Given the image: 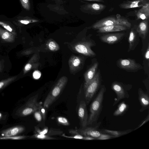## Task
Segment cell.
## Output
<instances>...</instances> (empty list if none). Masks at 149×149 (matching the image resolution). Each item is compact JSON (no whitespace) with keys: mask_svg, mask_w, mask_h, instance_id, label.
Returning <instances> with one entry per match:
<instances>
[{"mask_svg":"<svg viewBox=\"0 0 149 149\" xmlns=\"http://www.w3.org/2000/svg\"><path fill=\"white\" fill-rule=\"evenodd\" d=\"M22 7L26 10H29L30 8L29 0H20Z\"/></svg>","mask_w":149,"mask_h":149,"instance_id":"d6a6232c","label":"cell"},{"mask_svg":"<svg viewBox=\"0 0 149 149\" xmlns=\"http://www.w3.org/2000/svg\"><path fill=\"white\" fill-rule=\"evenodd\" d=\"M34 116L36 120L38 122H40L42 119V115L38 109L33 113Z\"/></svg>","mask_w":149,"mask_h":149,"instance_id":"836d02e7","label":"cell"},{"mask_svg":"<svg viewBox=\"0 0 149 149\" xmlns=\"http://www.w3.org/2000/svg\"><path fill=\"white\" fill-rule=\"evenodd\" d=\"M124 35L125 33L123 32L109 33L101 36L100 38L103 42L109 44H113L121 40Z\"/></svg>","mask_w":149,"mask_h":149,"instance_id":"8fae6325","label":"cell"},{"mask_svg":"<svg viewBox=\"0 0 149 149\" xmlns=\"http://www.w3.org/2000/svg\"><path fill=\"white\" fill-rule=\"evenodd\" d=\"M17 77V76H15L9 77L0 81V92L14 81Z\"/></svg>","mask_w":149,"mask_h":149,"instance_id":"d4e9b609","label":"cell"},{"mask_svg":"<svg viewBox=\"0 0 149 149\" xmlns=\"http://www.w3.org/2000/svg\"><path fill=\"white\" fill-rule=\"evenodd\" d=\"M86 0L94 1H97V2H102L103 1V0Z\"/></svg>","mask_w":149,"mask_h":149,"instance_id":"ee69618b","label":"cell"},{"mask_svg":"<svg viewBox=\"0 0 149 149\" xmlns=\"http://www.w3.org/2000/svg\"><path fill=\"white\" fill-rule=\"evenodd\" d=\"M18 21L21 24H27L31 23L36 22L37 20L33 19H23L19 20Z\"/></svg>","mask_w":149,"mask_h":149,"instance_id":"74e56055","label":"cell"},{"mask_svg":"<svg viewBox=\"0 0 149 149\" xmlns=\"http://www.w3.org/2000/svg\"><path fill=\"white\" fill-rule=\"evenodd\" d=\"M101 124V122H99L91 126H86L79 129H70L68 130V132L72 135L79 134L83 136H91L95 138L96 140L102 133L98 129Z\"/></svg>","mask_w":149,"mask_h":149,"instance_id":"8992f818","label":"cell"},{"mask_svg":"<svg viewBox=\"0 0 149 149\" xmlns=\"http://www.w3.org/2000/svg\"><path fill=\"white\" fill-rule=\"evenodd\" d=\"M84 138L83 140H96L95 139L94 137L91 136H84Z\"/></svg>","mask_w":149,"mask_h":149,"instance_id":"7bdbcfd3","label":"cell"},{"mask_svg":"<svg viewBox=\"0 0 149 149\" xmlns=\"http://www.w3.org/2000/svg\"><path fill=\"white\" fill-rule=\"evenodd\" d=\"M114 25H123L129 28L131 26V23L126 19L117 14L116 16L107 17L98 20L93 24L92 28L97 29L103 26Z\"/></svg>","mask_w":149,"mask_h":149,"instance_id":"277c9868","label":"cell"},{"mask_svg":"<svg viewBox=\"0 0 149 149\" xmlns=\"http://www.w3.org/2000/svg\"><path fill=\"white\" fill-rule=\"evenodd\" d=\"M138 33L136 29L134 28L132 29L130 31L128 38L129 46L128 52L134 50L137 45L139 38L137 36Z\"/></svg>","mask_w":149,"mask_h":149,"instance_id":"2e32d148","label":"cell"},{"mask_svg":"<svg viewBox=\"0 0 149 149\" xmlns=\"http://www.w3.org/2000/svg\"><path fill=\"white\" fill-rule=\"evenodd\" d=\"M1 69H2V66H1V62H0V73L1 72Z\"/></svg>","mask_w":149,"mask_h":149,"instance_id":"f6af8a7d","label":"cell"},{"mask_svg":"<svg viewBox=\"0 0 149 149\" xmlns=\"http://www.w3.org/2000/svg\"><path fill=\"white\" fill-rule=\"evenodd\" d=\"M149 120V113H148L147 116H146V118L143 120L140 124L134 130H135L140 127L142 125H143V124H145L146 123H147L148 121Z\"/></svg>","mask_w":149,"mask_h":149,"instance_id":"ab89813d","label":"cell"},{"mask_svg":"<svg viewBox=\"0 0 149 149\" xmlns=\"http://www.w3.org/2000/svg\"><path fill=\"white\" fill-rule=\"evenodd\" d=\"M136 31L139 36L145 39L147 36L148 31V20H143L139 24Z\"/></svg>","mask_w":149,"mask_h":149,"instance_id":"d6986e66","label":"cell"},{"mask_svg":"<svg viewBox=\"0 0 149 149\" xmlns=\"http://www.w3.org/2000/svg\"><path fill=\"white\" fill-rule=\"evenodd\" d=\"M98 65V62L94 63L86 72L84 74V85L87 84L93 79L97 72Z\"/></svg>","mask_w":149,"mask_h":149,"instance_id":"e0dca14e","label":"cell"},{"mask_svg":"<svg viewBox=\"0 0 149 149\" xmlns=\"http://www.w3.org/2000/svg\"><path fill=\"white\" fill-rule=\"evenodd\" d=\"M138 94L139 100L141 106L139 111L143 112L149 109V93L144 92L141 88H139L138 90Z\"/></svg>","mask_w":149,"mask_h":149,"instance_id":"7c38bea8","label":"cell"},{"mask_svg":"<svg viewBox=\"0 0 149 149\" xmlns=\"http://www.w3.org/2000/svg\"><path fill=\"white\" fill-rule=\"evenodd\" d=\"M102 133L107 134L112 136L114 138H117L126 134L131 132L132 130L128 129L125 130H113L106 129L100 130Z\"/></svg>","mask_w":149,"mask_h":149,"instance_id":"44dd1931","label":"cell"},{"mask_svg":"<svg viewBox=\"0 0 149 149\" xmlns=\"http://www.w3.org/2000/svg\"><path fill=\"white\" fill-rule=\"evenodd\" d=\"M147 2L146 0L128 1L123 2L119 6L121 8L127 9L142 7Z\"/></svg>","mask_w":149,"mask_h":149,"instance_id":"9a60e30c","label":"cell"},{"mask_svg":"<svg viewBox=\"0 0 149 149\" xmlns=\"http://www.w3.org/2000/svg\"><path fill=\"white\" fill-rule=\"evenodd\" d=\"M32 65L29 63H27L25 66L24 70V74L27 72L28 71H29L32 68Z\"/></svg>","mask_w":149,"mask_h":149,"instance_id":"f35d334b","label":"cell"},{"mask_svg":"<svg viewBox=\"0 0 149 149\" xmlns=\"http://www.w3.org/2000/svg\"><path fill=\"white\" fill-rule=\"evenodd\" d=\"M29 137L31 138H36L42 140H51L56 139V138L51 136H49L45 134H39L37 133L31 136H29Z\"/></svg>","mask_w":149,"mask_h":149,"instance_id":"484cf974","label":"cell"},{"mask_svg":"<svg viewBox=\"0 0 149 149\" xmlns=\"http://www.w3.org/2000/svg\"><path fill=\"white\" fill-rule=\"evenodd\" d=\"M33 78L37 79L40 78L41 76V73L39 71L36 70L33 72Z\"/></svg>","mask_w":149,"mask_h":149,"instance_id":"60d3db41","label":"cell"},{"mask_svg":"<svg viewBox=\"0 0 149 149\" xmlns=\"http://www.w3.org/2000/svg\"><path fill=\"white\" fill-rule=\"evenodd\" d=\"M35 130L36 133L45 134L51 136L53 135H59L63 133V131L61 130L53 128L45 127L42 130H40L37 127H35Z\"/></svg>","mask_w":149,"mask_h":149,"instance_id":"ac0fdd59","label":"cell"},{"mask_svg":"<svg viewBox=\"0 0 149 149\" xmlns=\"http://www.w3.org/2000/svg\"><path fill=\"white\" fill-rule=\"evenodd\" d=\"M101 77L99 70L97 71L93 79L84 86V97L87 105L93 100L100 87Z\"/></svg>","mask_w":149,"mask_h":149,"instance_id":"3957f363","label":"cell"},{"mask_svg":"<svg viewBox=\"0 0 149 149\" xmlns=\"http://www.w3.org/2000/svg\"><path fill=\"white\" fill-rule=\"evenodd\" d=\"M85 100H81L80 102L78 109V115L82 127L87 126L88 116Z\"/></svg>","mask_w":149,"mask_h":149,"instance_id":"30bf717a","label":"cell"},{"mask_svg":"<svg viewBox=\"0 0 149 149\" xmlns=\"http://www.w3.org/2000/svg\"><path fill=\"white\" fill-rule=\"evenodd\" d=\"M134 1H138V0H133Z\"/></svg>","mask_w":149,"mask_h":149,"instance_id":"bcb514c9","label":"cell"},{"mask_svg":"<svg viewBox=\"0 0 149 149\" xmlns=\"http://www.w3.org/2000/svg\"><path fill=\"white\" fill-rule=\"evenodd\" d=\"M106 7L103 4L95 3L89 4L88 7L89 10L94 13L97 14L100 13L105 9Z\"/></svg>","mask_w":149,"mask_h":149,"instance_id":"cb8c5ba5","label":"cell"},{"mask_svg":"<svg viewBox=\"0 0 149 149\" xmlns=\"http://www.w3.org/2000/svg\"><path fill=\"white\" fill-rule=\"evenodd\" d=\"M116 65L120 68L130 72H136L143 68L134 60L130 58H120L117 61Z\"/></svg>","mask_w":149,"mask_h":149,"instance_id":"ba28073f","label":"cell"},{"mask_svg":"<svg viewBox=\"0 0 149 149\" xmlns=\"http://www.w3.org/2000/svg\"><path fill=\"white\" fill-rule=\"evenodd\" d=\"M9 116L8 112L0 110V125L5 124L8 120Z\"/></svg>","mask_w":149,"mask_h":149,"instance_id":"4316f807","label":"cell"},{"mask_svg":"<svg viewBox=\"0 0 149 149\" xmlns=\"http://www.w3.org/2000/svg\"><path fill=\"white\" fill-rule=\"evenodd\" d=\"M38 94L30 97L24 104L15 111L14 116L17 118L26 117L31 114L39 108L40 103L38 102Z\"/></svg>","mask_w":149,"mask_h":149,"instance_id":"7a4b0ae2","label":"cell"},{"mask_svg":"<svg viewBox=\"0 0 149 149\" xmlns=\"http://www.w3.org/2000/svg\"><path fill=\"white\" fill-rule=\"evenodd\" d=\"M29 136L25 135H17L9 137H0V140H22L25 139Z\"/></svg>","mask_w":149,"mask_h":149,"instance_id":"83f0119b","label":"cell"},{"mask_svg":"<svg viewBox=\"0 0 149 149\" xmlns=\"http://www.w3.org/2000/svg\"><path fill=\"white\" fill-rule=\"evenodd\" d=\"M67 81V78L65 77H63L60 79L45 99L43 103L44 107L49 108L57 100L63 91Z\"/></svg>","mask_w":149,"mask_h":149,"instance_id":"5b68a950","label":"cell"},{"mask_svg":"<svg viewBox=\"0 0 149 149\" xmlns=\"http://www.w3.org/2000/svg\"><path fill=\"white\" fill-rule=\"evenodd\" d=\"M112 135L102 133L100 136L96 139V140H104L110 139L114 138Z\"/></svg>","mask_w":149,"mask_h":149,"instance_id":"1f68e13d","label":"cell"},{"mask_svg":"<svg viewBox=\"0 0 149 149\" xmlns=\"http://www.w3.org/2000/svg\"><path fill=\"white\" fill-rule=\"evenodd\" d=\"M57 120L58 123L61 125L65 126H68L70 125L68 120L64 117L59 116L57 118Z\"/></svg>","mask_w":149,"mask_h":149,"instance_id":"f546056e","label":"cell"},{"mask_svg":"<svg viewBox=\"0 0 149 149\" xmlns=\"http://www.w3.org/2000/svg\"><path fill=\"white\" fill-rule=\"evenodd\" d=\"M23 125H17L3 129L0 131V137H9L19 135L25 130Z\"/></svg>","mask_w":149,"mask_h":149,"instance_id":"9c48e42d","label":"cell"},{"mask_svg":"<svg viewBox=\"0 0 149 149\" xmlns=\"http://www.w3.org/2000/svg\"><path fill=\"white\" fill-rule=\"evenodd\" d=\"M39 110L42 116V118L45 120L46 117V111L45 108L40 103Z\"/></svg>","mask_w":149,"mask_h":149,"instance_id":"e575fe53","label":"cell"},{"mask_svg":"<svg viewBox=\"0 0 149 149\" xmlns=\"http://www.w3.org/2000/svg\"><path fill=\"white\" fill-rule=\"evenodd\" d=\"M81 63V60L77 57L74 58L72 61V65L74 67H78Z\"/></svg>","mask_w":149,"mask_h":149,"instance_id":"4dcf8cb0","label":"cell"},{"mask_svg":"<svg viewBox=\"0 0 149 149\" xmlns=\"http://www.w3.org/2000/svg\"><path fill=\"white\" fill-rule=\"evenodd\" d=\"M129 28L123 25H114L104 26L98 28L97 32L105 33L120 31L127 29Z\"/></svg>","mask_w":149,"mask_h":149,"instance_id":"5bb4252c","label":"cell"},{"mask_svg":"<svg viewBox=\"0 0 149 149\" xmlns=\"http://www.w3.org/2000/svg\"><path fill=\"white\" fill-rule=\"evenodd\" d=\"M137 19L148 20L149 17V3L147 2L136 13Z\"/></svg>","mask_w":149,"mask_h":149,"instance_id":"ffe728a7","label":"cell"},{"mask_svg":"<svg viewBox=\"0 0 149 149\" xmlns=\"http://www.w3.org/2000/svg\"><path fill=\"white\" fill-rule=\"evenodd\" d=\"M129 108V105L124 101H123L118 105L117 109L113 113L114 116H118L123 115Z\"/></svg>","mask_w":149,"mask_h":149,"instance_id":"603a6c76","label":"cell"},{"mask_svg":"<svg viewBox=\"0 0 149 149\" xmlns=\"http://www.w3.org/2000/svg\"><path fill=\"white\" fill-rule=\"evenodd\" d=\"M71 136H66L64 134H62V136L67 138L75 139H82L83 140L84 138V136L79 134H75Z\"/></svg>","mask_w":149,"mask_h":149,"instance_id":"d590c367","label":"cell"},{"mask_svg":"<svg viewBox=\"0 0 149 149\" xmlns=\"http://www.w3.org/2000/svg\"><path fill=\"white\" fill-rule=\"evenodd\" d=\"M91 48L81 42L77 44L74 47L75 50L79 53L90 57L95 56L96 54L91 49Z\"/></svg>","mask_w":149,"mask_h":149,"instance_id":"4fadbf2b","label":"cell"},{"mask_svg":"<svg viewBox=\"0 0 149 149\" xmlns=\"http://www.w3.org/2000/svg\"><path fill=\"white\" fill-rule=\"evenodd\" d=\"M0 25L6 30L14 35L15 36L17 34L15 31L9 24L2 21H0Z\"/></svg>","mask_w":149,"mask_h":149,"instance_id":"f1b7e54d","label":"cell"},{"mask_svg":"<svg viewBox=\"0 0 149 149\" xmlns=\"http://www.w3.org/2000/svg\"><path fill=\"white\" fill-rule=\"evenodd\" d=\"M106 91L105 86L102 85L98 93L91 102L87 126L93 125L97 123L102 110L104 95Z\"/></svg>","mask_w":149,"mask_h":149,"instance_id":"6da1fadb","label":"cell"},{"mask_svg":"<svg viewBox=\"0 0 149 149\" xmlns=\"http://www.w3.org/2000/svg\"><path fill=\"white\" fill-rule=\"evenodd\" d=\"M149 45L148 46V47L146 50L145 53L144 55L145 58L146 59L149 61Z\"/></svg>","mask_w":149,"mask_h":149,"instance_id":"b9f144b4","label":"cell"},{"mask_svg":"<svg viewBox=\"0 0 149 149\" xmlns=\"http://www.w3.org/2000/svg\"><path fill=\"white\" fill-rule=\"evenodd\" d=\"M15 36L0 26V37L3 41L8 42H13L15 40Z\"/></svg>","mask_w":149,"mask_h":149,"instance_id":"7402d4cb","label":"cell"},{"mask_svg":"<svg viewBox=\"0 0 149 149\" xmlns=\"http://www.w3.org/2000/svg\"><path fill=\"white\" fill-rule=\"evenodd\" d=\"M49 48L51 51H55L57 48V46L56 43L54 41H50L48 44Z\"/></svg>","mask_w":149,"mask_h":149,"instance_id":"8d00e7d4","label":"cell"},{"mask_svg":"<svg viewBox=\"0 0 149 149\" xmlns=\"http://www.w3.org/2000/svg\"><path fill=\"white\" fill-rule=\"evenodd\" d=\"M111 87L116 95V97L115 99L113 104V106L115 105L121 100L129 97L128 93L129 89L122 83L118 81L113 82L111 84Z\"/></svg>","mask_w":149,"mask_h":149,"instance_id":"52a82bcc","label":"cell"}]
</instances>
